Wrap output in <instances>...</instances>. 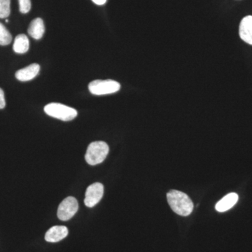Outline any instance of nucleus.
I'll use <instances>...</instances> for the list:
<instances>
[{"label":"nucleus","mask_w":252,"mask_h":252,"mask_svg":"<svg viewBox=\"0 0 252 252\" xmlns=\"http://www.w3.org/2000/svg\"><path fill=\"white\" fill-rule=\"evenodd\" d=\"M167 199L172 211L180 216H189L193 212V202L183 192L177 190H170L167 194Z\"/></svg>","instance_id":"1"},{"label":"nucleus","mask_w":252,"mask_h":252,"mask_svg":"<svg viewBox=\"0 0 252 252\" xmlns=\"http://www.w3.org/2000/svg\"><path fill=\"white\" fill-rule=\"evenodd\" d=\"M109 146L102 141H96L89 144L85 155L88 164L96 165L105 160L109 154Z\"/></svg>","instance_id":"2"},{"label":"nucleus","mask_w":252,"mask_h":252,"mask_svg":"<svg viewBox=\"0 0 252 252\" xmlns=\"http://www.w3.org/2000/svg\"><path fill=\"white\" fill-rule=\"evenodd\" d=\"M44 112L50 117L63 122H69L77 117V111L61 103H50L44 107Z\"/></svg>","instance_id":"3"},{"label":"nucleus","mask_w":252,"mask_h":252,"mask_svg":"<svg viewBox=\"0 0 252 252\" xmlns=\"http://www.w3.org/2000/svg\"><path fill=\"white\" fill-rule=\"evenodd\" d=\"M121 85L117 81L107 79V80H94L89 85V89L93 94L103 95L114 94L120 90Z\"/></svg>","instance_id":"4"},{"label":"nucleus","mask_w":252,"mask_h":252,"mask_svg":"<svg viewBox=\"0 0 252 252\" xmlns=\"http://www.w3.org/2000/svg\"><path fill=\"white\" fill-rule=\"evenodd\" d=\"M79 210L77 199L72 196L67 197L61 202L58 209V217L61 220L72 219Z\"/></svg>","instance_id":"5"},{"label":"nucleus","mask_w":252,"mask_h":252,"mask_svg":"<svg viewBox=\"0 0 252 252\" xmlns=\"http://www.w3.org/2000/svg\"><path fill=\"white\" fill-rule=\"evenodd\" d=\"M104 194V186L100 183H94L86 189L84 203L88 207H94L100 201Z\"/></svg>","instance_id":"6"},{"label":"nucleus","mask_w":252,"mask_h":252,"mask_svg":"<svg viewBox=\"0 0 252 252\" xmlns=\"http://www.w3.org/2000/svg\"><path fill=\"white\" fill-rule=\"evenodd\" d=\"M68 235L67 227L64 225H55L48 230L45 235V240L49 243H58L65 238Z\"/></svg>","instance_id":"7"},{"label":"nucleus","mask_w":252,"mask_h":252,"mask_svg":"<svg viewBox=\"0 0 252 252\" xmlns=\"http://www.w3.org/2000/svg\"><path fill=\"white\" fill-rule=\"evenodd\" d=\"M239 34L245 42L252 45V16H246L242 20Z\"/></svg>","instance_id":"8"},{"label":"nucleus","mask_w":252,"mask_h":252,"mask_svg":"<svg viewBox=\"0 0 252 252\" xmlns=\"http://www.w3.org/2000/svg\"><path fill=\"white\" fill-rule=\"evenodd\" d=\"M40 66L36 63L32 64L28 67L23 68L16 72V77L21 81H31L39 74Z\"/></svg>","instance_id":"9"},{"label":"nucleus","mask_w":252,"mask_h":252,"mask_svg":"<svg viewBox=\"0 0 252 252\" xmlns=\"http://www.w3.org/2000/svg\"><path fill=\"white\" fill-rule=\"evenodd\" d=\"M238 195L235 193H230L223 197L217 203L215 209L217 212H224L228 211L234 206L238 201Z\"/></svg>","instance_id":"10"},{"label":"nucleus","mask_w":252,"mask_h":252,"mask_svg":"<svg viewBox=\"0 0 252 252\" xmlns=\"http://www.w3.org/2000/svg\"><path fill=\"white\" fill-rule=\"evenodd\" d=\"M28 34L35 39H40L45 32L44 21L40 18H35L32 21L28 28Z\"/></svg>","instance_id":"11"},{"label":"nucleus","mask_w":252,"mask_h":252,"mask_svg":"<svg viewBox=\"0 0 252 252\" xmlns=\"http://www.w3.org/2000/svg\"><path fill=\"white\" fill-rule=\"evenodd\" d=\"M29 39H28V36L26 34H19L15 39L13 49H14V52H16V54H25L29 50Z\"/></svg>","instance_id":"12"},{"label":"nucleus","mask_w":252,"mask_h":252,"mask_svg":"<svg viewBox=\"0 0 252 252\" xmlns=\"http://www.w3.org/2000/svg\"><path fill=\"white\" fill-rule=\"evenodd\" d=\"M12 41V36L6 27L0 23V45L6 46Z\"/></svg>","instance_id":"13"},{"label":"nucleus","mask_w":252,"mask_h":252,"mask_svg":"<svg viewBox=\"0 0 252 252\" xmlns=\"http://www.w3.org/2000/svg\"><path fill=\"white\" fill-rule=\"evenodd\" d=\"M11 0H0V18H6L10 15Z\"/></svg>","instance_id":"14"},{"label":"nucleus","mask_w":252,"mask_h":252,"mask_svg":"<svg viewBox=\"0 0 252 252\" xmlns=\"http://www.w3.org/2000/svg\"><path fill=\"white\" fill-rule=\"evenodd\" d=\"M19 9L22 14H27L31 9V0H18Z\"/></svg>","instance_id":"15"},{"label":"nucleus","mask_w":252,"mask_h":252,"mask_svg":"<svg viewBox=\"0 0 252 252\" xmlns=\"http://www.w3.org/2000/svg\"><path fill=\"white\" fill-rule=\"evenodd\" d=\"M6 105L5 102L4 93L2 89H0V109H4Z\"/></svg>","instance_id":"16"},{"label":"nucleus","mask_w":252,"mask_h":252,"mask_svg":"<svg viewBox=\"0 0 252 252\" xmlns=\"http://www.w3.org/2000/svg\"><path fill=\"white\" fill-rule=\"evenodd\" d=\"M92 1L97 5H103L107 2V0H92Z\"/></svg>","instance_id":"17"}]
</instances>
